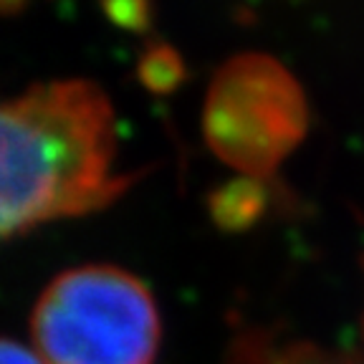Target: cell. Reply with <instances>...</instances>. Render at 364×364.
<instances>
[{"instance_id":"1","label":"cell","mask_w":364,"mask_h":364,"mask_svg":"<svg viewBox=\"0 0 364 364\" xmlns=\"http://www.w3.org/2000/svg\"><path fill=\"white\" fill-rule=\"evenodd\" d=\"M139 175L119 167L117 117L94 81H48L0 99V243L102 210Z\"/></svg>"},{"instance_id":"2","label":"cell","mask_w":364,"mask_h":364,"mask_svg":"<svg viewBox=\"0 0 364 364\" xmlns=\"http://www.w3.org/2000/svg\"><path fill=\"white\" fill-rule=\"evenodd\" d=\"M43 364H152L162 321L147 284L117 266L68 268L31 316Z\"/></svg>"},{"instance_id":"3","label":"cell","mask_w":364,"mask_h":364,"mask_svg":"<svg viewBox=\"0 0 364 364\" xmlns=\"http://www.w3.org/2000/svg\"><path fill=\"white\" fill-rule=\"evenodd\" d=\"M306 129L301 84L268 53H238L213 76L203 109L205 142L240 177H271Z\"/></svg>"},{"instance_id":"4","label":"cell","mask_w":364,"mask_h":364,"mask_svg":"<svg viewBox=\"0 0 364 364\" xmlns=\"http://www.w3.org/2000/svg\"><path fill=\"white\" fill-rule=\"evenodd\" d=\"M228 364H364L362 357L321 349L309 341L276 339L263 331H245L230 344Z\"/></svg>"},{"instance_id":"5","label":"cell","mask_w":364,"mask_h":364,"mask_svg":"<svg viewBox=\"0 0 364 364\" xmlns=\"http://www.w3.org/2000/svg\"><path fill=\"white\" fill-rule=\"evenodd\" d=\"M266 180H253V177H238L218 188L210 195V213L213 220L225 230H243L253 225L263 215L266 208Z\"/></svg>"},{"instance_id":"6","label":"cell","mask_w":364,"mask_h":364,"mask_svg":"<svg viewBox=\"0 0 364 364\" xmlns=\"http://www.w3.org/2000/svg\"><path fill=\"white\" fill-rule=\"evenodd\" d=\"M185 79V63L170 46H149L139 58V81L154 94H170Z\"/></svg>"},{"instance_id":"7","label":"cell","mask_w":364,"mask_h":364,"mask_svg":"<svg viewBox=\"0 0 364 364\" xmlns=\"http://www.w3.org/2000/svg\"><path fill=\"white\" fill-rule=\"evenodd\" d=\"M104 11L114 23H119L122 28L139 31L149 21V6H144V3H117V6H107Z\"/></svg>"},{"instance_id":"8","label":"cell","mask_w":364,"mask_h":364,"mask_svg":"<svg viewBox=\"0 0 364 364\" xmlns=\"http://www.w3.org/2000/svg\"><path fill=\"white\" fill-rule=\"evenodd\" d=\"M0 364H43V359L13 339H0Z\"/></svg>"},{"instance_id":"9","label":"cell","mask_w":364,"mask_h":364,"mask_svg":"<svg viewBox=\"0 0 364 364\" xmlns=\"http://www.w3.org/2000/svg\"><path fill=\"white\" fill-rule=\"evenodd\" d=\"M362 329H364V324H362Z\"/></svg>"}]
</instances>
